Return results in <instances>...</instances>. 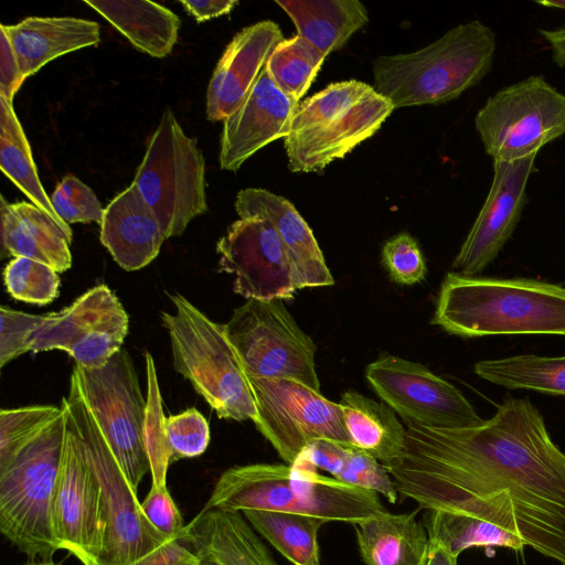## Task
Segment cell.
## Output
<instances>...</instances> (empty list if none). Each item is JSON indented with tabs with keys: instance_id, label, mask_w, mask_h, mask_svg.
Instances as JSON below:
<instances>
[{
	"instance_id": "1",
	"label": "cell",
	"mask_w": 565,
	"mask_h": 565,
	"mask_svg": "<svg viewBox=\"0 0 565 565\" xmlns=\"http://www.w3.org/2000/svg\"><path fill=\"white\" fill-rule=\"evenodd\" d=\"M406 424L401 457L385 467L403 499L479 516L565 565V452L527 397L460 428Z\"/></svg>"
},
{
	"instance_id": "2",
	"label": "cell",
	"mask_w": 565,
	"mask_h": 565,
	"mask_svg": "<svg viewBox=\"0 0 565 565\" xmlns=\"http://www.w3.org/2000/svg\"><path fill=\"white\" fill-rule=\"evenodd\" d=\"M207 510L288 512L352 525L386 511L376 492L322 476L299 461L228 468L202 509Z\"/></svg>"
},
{
	"instance_id": "3",
	"label": "cell",
	"mask_w": 565,
	"mask_h": 565,
	"mask_svg": "<svg viewBox=\"0 0 565 565\" xmlns=\"http://www.w3.org/2000/svg\"><path fill=\"white\" fill-rule=\"evenodd\" d=\"M431 323L450 334L565 335V287L532 278L446 274Z\"/></svg>"
},
{
	"instance_id": "4",
	"label": "cell",
	"mask_w": 565,
	"mask_h": 565,
	"mask_svg": "<svg viewBox=\"0 0 565 565\" xmlns=\"http://www.w3.org/2000/svg\"><path fill=\"white\" fill-rule=\"evenodd\" d=\"M495 34L479 20L458 24L435 42L373 62L374 89L395 108L458 98L491 71Z\"/></svg>"
},
{
	"instance_id": "5",
	"label": "cell",
	"mask_w": 565,
	"mask_h": 565,
	"mask_svg": "<svg viewBox=\"0 0 565 565\" xmlns=\"http://www.w3.org/2000/svg\"><path fill=\"white\" fill-rule=\"evenodd\" d=\"M393 110L388 99L363 82L328 85L296 109L285 138L289 170H323L373 136Z\"/></svg>"
},
{
	"instance_id": "6",
	"label": "cell",
	"mask_w": 565,
	"mask_h": 565,
	"mask_svg": "<svg viewBox=\"0 0 565 565\" xmlns=\"http://www.w3.org/2000/svg\"><path fill=\"white\" fill-rule=\"evenodd\" d=\"M174 312H162L173 366L222 419L257 420V407L244 367L216 323L180 294L170 295Z\"/></svg>"
},
{
	"instance_id": "7",
	"label": "cell",
	"mask_w": 565,
	"mask_h": 565,
	"mask_svg": "<svg viewBox=\"0 0 565 565\" xmlns=\"http://www.w3.org/2000/svg\"><path fill=\"white\" fill-rule=\"evenodd\" d=\"M61 407L62 414L0 468V532L30 559H52L60 550L52 503L66 433Z\"/></svg>"
},
{
	"instance_id": "8",
	"label": "cell",
	"mask_w": 565,
	"mask_h": 565,
	"mask_svg": "<svg viewBox=\"0 0 565 565\" xmlns=\"http://www.w3.org/2000/svg\"><path fill=\"white\" fill-rule=\"evenodd\" d=\"M67 422L79 437L87 460L98 480L103 504V550L100 565H130L164 544L145 516L137 491L128 482L96 419L85 404L72 374L67 396L61 404Z\"/></svg>"
},
{
	"instance_id": "9",
	"label": "cell",
	"mask_w": 565,
	"mask_h": 565,
	"mask_svg": "<svg viewBox=\"0 0 565 565\" xmlns=\"http://www.w3.org/2000/svg\"><path fill=\"white\" fill-rule=\"evenodd\" d=\"M132 183L158 216L166 238L180 236L207 212L202 151L171 109L164 110L150 137Z\"/></svg>"
},
{
	"instance_id": "10",
	"label": "cell",
	"mask_w": 565,
	"mask_h": 565,
	"mask_svg": "<svg viewBox=\"0 0 565 565\" xmlns=\"http://www.w3.org/2000/svg\"><path fill=\"white\" fill-rule=\"evenodd\" d=\"M484 151L513 161L539 153L565 134V94L531 75L489 96L475 117Z\"/></svg>"
},
{
	"instance_id": "11",
	"label": "cell",
	"mask_w": 565,
	"mask_h": 565,
	"mask_svg": "<svg viewBox=\"0 0 565 565\" xmlns=\"http://www.w3.org/2000/svg\"><path fill=\"white\" fill-rule=\"evenodd\" d=\"M247 375L289 379L320 391L316 344L280 299H248L224 324Z\"/></svg>"
},
{
	"instance_id": "12",
	"label": "cell",
	"mask_w": 565,
	"mask_h": 565,
	"mask_svg": "<svg viewBox=\"0 0 565 565\" xmlns=\"http://www.w3.org/2000/svg\"><path fill=\"white\" fill-rule=\"evenodd\" d=\"M72 374L128 482L137 491L150 465L143 443L146 399L130 354L121 349L96 369L75 363Z\"/></svg>"
},
{
	"instance_id": "13",
	"label": "cell",
	"mask_w": 565,
	"mask_h": 565,
	"mask_svg": "<svg viewBox=\"0 0 565 565\" xmlns=\"http://www.w3.org/2000/svg\"><path fill=\"white\" fill-rule=\"evenodd\" d=\"M247 379L257 407L254 424L286 463L292 465L318 439L353 447L344 430L339 403L329 401L320 391L289 379L253 375Z\"/></svg>"
},
{
	"instance_id": "14",
	"label": "cell",
	"mask_w": 565,
	"mask_h": 565,
	"mask_svg": "<svg viewBox=\"0 0 565 565\" xmlns=\"http://www.w3.org/2000/svg\"><path fill=\"white\" fill-rule=\"evenodd\" d=\"M128 315L106 285H97L57 312L44 315L31 341V352L65 351L86 369L105 365L120 351L128 333Z\"/></svg>"
},
{
	"instance_id": "15",
	"label": "cell",
	"mask_w": 565,
	"mask_h": 565,
	"mask_svg": "<svg viewBox=\"0 0 565 565\" xmlns=\"http://www.w3.org/2000/svg\"><path fill=\"white\" fill-rule=\"evenodd\" d=\"M365 377L404 422L427 428H460L483 420L455 385L420 363L385 354L366 366Z\"/></svg>"
},
{
	"instance_id": "16",
	"label": "cell",
	"mask_w": 565,
	"mask_h": 565,
	"mask_svg": "<svg viewBox=\"0 0 565 565\" xmlns=\"http://www.w3.org/2000/svg\"><path fill=\"white\" fill-rule=\"evenodd\" d=\"M52 524L60 550L67 551L83 565H100L104 533L100 487L67 416Z\"/></svg>"
},
{
	"instance_id": "17",
	"label": "cell",
	"mask_w": 565,
	"mask_h": 565,
	"mask_svg": "<svg viewBox=\"0 0 565 565\" xmlns=\"http://www.w3.org/2000/svg\"><path fill=\"white\" fill-rule=\"evenodd\" d=\"M218 270L234 275L233 290L248 299H294L288 250L274 225L259 217L232 223L216 244Z\"/></svg>"
},
{
	"instance_id": "18",
	"label": "cell",
	"mask_w": 565,
	"mask_h": 565,
	"mask_svg": "<svg viewBox=\"0 0 565 565\" xmlns=\"http://www.w3.org/2000/svg\"><path fill=\"white\" fill-rule=\"evenodd\" d=\"M536 156L493 160L489 193L452 262L451 271L477 276L497 258L521 218Z\"/></svg>"
},
{
	"instance_id": "19",
	"label": "cell",
	"mask_w": 565,
	"mask_h": 565,
	"mask_svg": "<svg viewBox=\"0 0 565 565\" xmlns=\"http://www.w3.org/2000/svg\"><path fill=\"white\" fill-rule=\"evenodd\" d=\"M298 105L273 83L264 67L243 103L223 120L221 168L237 171L263 147L286 138Z\"/></svg>"
},
{
	"instance_id": "20",
	"label": "cell",
	"mask_w": 565,
	"mask_h": 565,
	"mask_svg": "<svg viewBox=\"0 0 565 565\" xmlns=\"http://www.w3.org/2000/svg\"><path fill=\"white\" fill-rule=\"evenodd\" d=\"M282 40L279 25L270 20L248 25L232 39L207 87L206 116L210 120H224L238 108Z\"/></svg>"
},
{
	"instance_id": "21",
	"label": "cell",
	"mask_w": 565,
	"mask_h": 565,
	"mask_svg": "<svg viewBox=\"0 0 565 565\" xmlns=\"http://www.w3.org/2000/svg\"><path fill=\"white\" fill-rule=\"evenodd\" d=\"M235 210L239 218L259 217L274 225L288 250L297 290L334 284L311 228L287 199L247 188L237 193Z\"/></svg>"
},
{
	"instance_id": "22",
	"label": "cell",
	"mask_w": 565,
	"mask_h": 565,
	"mask_svg": "<svg viewBox=\"0 0 565 565\" xmlns=\"http://www.w3.org/2000/svg\"><path fill=\"white\" fill-rule=\"evenodd\" d=\"M167 239L153 210L131 183L104 209L100 242L125 270H138L150 264Z\"/></svg>"
},
{
	"instance_id": "23",
	"label": "cell",
	"mask_w": 565,
	"mask_h": 565,
	"mask_svg": "<svg viewBox=\"0 0 565 565\" xmlns=\"http://www.w3.org/2000/svg\"><path fill=\"white\" fill-rule=\"evenodd\" d=\"M7 33L24 79L52 60L97 45L100 28L95 21L73 17H28L0 25Z\"/></svg>"
},
{
	"instance_id": "24",
	"label": "cell",
	"mask_w": 565,
	"mask_h": 565,
	"mask_svg": "<svg viewBox=\"0 0 565 565\" xmlns=\"http://www.w3.org/2000/svg\"><path fill=\"white\" fill-rule=\"evenodd\" d=\"M1 255L26 257L64 273L72 266L70 237L43 210L0 195Z\"/></svg>"
},
{
	"instance_id": "25",
	"label": "cell",
	"mask_w": 565,
	"mask_h": 565,
	"mask_svg": "<svg viewBox=\"0 0 565 565\" xmlns=\"http://www.w3.org/2000/svg\"><path fill=\"white\" fill-rule=\"evenodd\" d=\"M182 539L196 555L221 565H278L241 512L201 510L185 525Z\"/></svg>"
},
{
	"instance_id": "26",
	"label": "cell",
	"mask_w": 565,
	"mask_h": 565,
	"mask_svg": "<svg viewBox=\"0 0 565 565\" xmlns=\"http://www.w3.org/2000/svg\"><path fill=\"white\" fill-rule=\"evenodd\" d=\"M353 526L365 565H422L429 537L416 512L385 511Z\"/></svg>"
},
{
	"instance_id": "27",
	"label": "cell",
	"mask_w": 565,
	"mask_h": 565,
	"mask_svg": "<svg viewBox=\"0 0 565 565\" xmlns=\"http://www.w3.org/2000/svg\"><path fill=\"white\" fill-rule=\"evenodd\" d=\"M338 403L344 430L354 448L371 455L384 467L401 457L406 427L388 405L352 390L344 392Z\"/></svg>"
},
{
	"instance_id": "28",
	"label": "cell",
	"mask_w": 565,
	"mask_h": 565,
	"mask_svg": "<svg viewBox=\"0 0 565 565\" xmlns=\"http://www.w3.org/2000/svg\"><path fill=\"white\" fill-rule=\"evenodd\" d=\"M298 35L323 56L341 49L369 22L365 6L358 0H277Z\"/></svg>"
},
{
	"instance_id": "29",
	"label": "cell",
	"mask_w": 565,
	"mask_h": 565,
	"mask_svg": "<svg viewBox=\"0 0 565 565\" xmlns=\"http://www.w3.org/2000/svg\"><path fill=\"white\" fill-rule=\"evenodd\" d=\"M109 21L138 50L164 57L178 40L180 19L166 7L145 0H84Z\"/></svg>"
},
{
	"instance_id": "30",
	"label": "cell",
	"mask_w": 565,
	"mask_h": 565,
	"mask_svg": "<svg viewBox=\"0 0 565 565\" xmlns=\"http://www.w3.org/2000/svg\"><path fill=\"white\" fill-rule=\"evenodd\" d=\"M0 168L32 201L72 237V230L55 213L36 172L31 148L13 109L12 102L0 95Z\"/></svg>"
},
{
	"instance_id": "31",
	"label": "cell",
	"mask_w": 565,
	"mask_h": 565,
	"mask_svg": "<svg viewBox=\"0 0 565 565\" xmlns=\"http://www.w3.org/2000/svg\"><path fill=\"white\" fill-rule=\"evenodd\" d=\"M253 529L294 565H320L319 529L324 521L302 514L250 510Z\"/></svg>"
},
{
	"instance_id": "32",
	"label": "cell",
	"mask_w": 565,
	"mask_h": 565,
	"mask_svg": "<svg viewBox=\"0 0 565 565\" xmlns=\"http://www.w3.org/2000/svg\"><path fill=\"white\" fill-rule=\"evenodd\" d=\"M475 373L508 390H530L565 396V355L548 358L520 354L477 362Z\"/></svg>"
},
{
	"instance_id": "33",
	"label": "cell",
	"mask_w": 565,
	"mask_h": 565,
	"mask_svg": "<svg viewBox=\"0 0 565 565\" xmlns=\"http://www.w3.org/2000/svg\"><path fill=\"white\" fill-rule=\"evenodd\" d=\"M424 525L430 541L439 542L458 558L471 547H507L522 551L523 541L503 527L476 515L466 513L426 510Z\"/></svg>"
},
{
	"instance_id": "34",
	"label": "cell",
	"mask_w": 565,
	"mask_h": 565,
	"mask_svg": "<svg viewBox=\"0 0 565 565\" xmlns=\"http://www.w3.org/2000/svg\"><path fill=\"white\" fill-rule=\"evenodd\" d=\"M324 57L298 34L282 40L271 52L266 71L273 83L299 103L320 71Z\"/></svg>"
},
{
	"instance_id": "35",
	"label": "cell",
	"mask_w": 565,
	"mask_h": 565,
	"mask_svg": "<svg viewBox=\"0 0 565 565\" xmlns=\"http://www.w3.org/2000/svg\"><path fill=\"white\" fill-rule=\"evenodd\" d=\"M147 398L143 424V443L150 465L152 484L167 486V473L173 455L169 444L154 361L150 352L145 353Z\"/></svg>"
},
{
	"instance_id": "36",
	"label": "cell",
	"mask_w": 565,
	"mask_h": 565,
	"mask_svg": "<svg viewBox=\"0 0 565 565\" xmlns=\"http://www.w3.org/2000/svg\"><path fill=\"white\" fill-rule=\"evenodd\" d=\"M3 281L13 299L39 306L55 300L61 286L56 270L26 257H14L7 264Z\"/></svg>"
},
{
	"instance_id": "37",
	"label": "cell",
	"mask_w": 565,
	"mask_h": 565,
	"mask_svg": "<svg viewBox=\"0 0 565 565\" xmlns=\"http://www.w3.org/2000/svg\"><path fill=\"white\" fill-rule=\"evenodd\" d=\"M62 414V407L33 405L0 412V468Z\"/></svg>"
},
{
	"instance_id": "38",
	"label": "cell",
	"mask_w": 565,
	"mask_h": 565,
	"mask_svg": "<svg viewBox=\"0 0 565 565\" xmlns=\"http://www.w3.org/2000/svg\"><path fill=\"white\" fill-rule=\"evenodd\" d=\"M56 215L65 223H102L104 209L94 191L75 175H66L51 196Z\"/></svg>"
},
{
	"instance_id": "39",
	"label": "cell",
	"mask_w": 565,
	"mask_h": 565,
	"mask_svg": "<svg viewBox=\"0 0 565 565\" xmlns=\"http://www.w3.org/2000/svg\"><path fill=\"white\" fill-rule=\"evenodd\" d=\"M382 264L391 279L399 285L411 286L422 281L427 267L417 241L408 233H398L382 247Z\"/></svg>"
},
{
	"instance_id": "40",
	"label": "cell",
	"mask_w": 565,
	"mask_h": 565,
	"mask_svg": "<svg viewBox=\"0 0 565 565\" xmlns=\"http://www.w3.org/2000/svg\"><path fill=\"white\" fill-rule=\"evenodd\" d=\"M343 483L382 494L396 503L398 492L387 469L371 455L350 448L341 472L334 478Z\"/></svg>"
},
{
	"instance_id": "41",
	"label": "cell",
	"mask_w": 565,
	"mask_h": 565,
	"mask_svg": "<svg viewBox=\"0 0 565 565\" xmlns=\"http://www.w3.org/2000/svg\"><path fill=\"white\" fill-rule=\"evenodd\" d=\"M173 461L202 455L210 443L211 433L206 418L194 407L166 419Z\"/></svg>"
},
{
	"instance_id": "42",
	"label": "cell",
	"mask_w": 565,
	"mask_h": 565,
	"mask_svg": "<svg viewBox=\"0 0 565 565\" xmlns=\"http://www.w3.org/2000/svg\"><path fill=\"white\" fill-rule=\"evenodd\" d=\"M43 318L44 315L0 307V367L31 351L32 337Z\"/></svg>"
},
{
	"instance_id": "43",
	"label": "cell",
	"mask_w": 565,
	"mask_h": 565,
	"mask_svg": "<svg viewBox=\"0 0 565 565\" xmlns=\"http://www.w3.org/2000/svg\"><path fill=\"white\" fill-rule=\"evenodd\" d=\"M140 507L160 534L168 539L182 537L186 524L167 486L152 484Z\"/></svg>"
},
{
	"instance_id": "44",
	"label": "cell",
	"mask_w": 565,
	"mask_h": 565,
	"mask_svg": "<svg viewBox=\"0 0 565 565\" xmlns=\"http://www.w3.org/2000/svg\"><path fill=\"white\" fill-rule=\"evenodd\" d=\"M328 439H318L309 444L295 461L327 471L335 478L344 467L349 449Z\"/></svg>"
},
{
	"instance_id": "45",
	"label": "cell",
	"mask_w": 565,
	"mask_h": 565,
	"mask_svg": "<svg viewBox=\"0 0 565 565\" xmlns=\"http://www.w3.org/2000/svg\"><path fill=\"white\" fill-rule=\"evenodd\" d=\"M23 81L10 40L0 26V95L12 102Z\"/></svg>"
},
{
	"instance_id": "46",
	"label": "cell",
	"mask_w": 565,
	"mask_h": 565,
	"mask_svg": "<svg viewBox=\"0 0 565 565\" xmlns=\"http://www.w3.org/2000/svg\"><path fill=\"white\" fill-rule=\"evenodd\" d=\"M182 537L168 540L146 557L130 565H199L200 558Z\"/></svg>"
},
{
	"instance_id": "47",
	"label": "cell",
	"mask_w": 565,
	"mask_h": 565,
	"mask_svg": "<svg viewBox=\"0 0 565 565\" xmlns=\"http://www.w3.org/2000/svg\"><path fill=\"white\" fill-rule=\"evenodd\" d=\"M184 9L192 14L198 22H203L216 17L230 13L236 0H207V1H180Z\"/></svg>"
},
{
	"instance_id": "48",
	"label": "cell",
	"mask_w": 565,
	"mask_h": 565,
	"mask_svg": "<svg viewBox=\"0 0 565 565\" xmlns=\"http://www.w3.org/2000/svg\"><path fill=\"white\" fill-rule=\"evenodd\" d=\"M539 32L550 43L554 63L565 67V24L554 30L540 29Z\"/></svg>"
},
{
	"instance_id": "49",
	"label": "cell",
	"mask_w": 565,
	"mask_h": 565,
	"mask_svg": "<svg viewBox=\"0 0 565 565\" xmlns=\"http://www.w3.org/2000/svg\"><path fill=\"white\" fill-rule=\"evenodd\" d=\"M457 559L439 542L429 540L422 565H458Z\"/></svg>"
},
{
	"instance_id": "50",
	"label": "cell",
	"mask_w": 565,
	"mask_h": 565,
	"mask_svg": "<svg viewBox=\"0 0 565 565\" xmlns=\"http://www.w3.org/2000/svg\"><path fill=\"white\" fill-rule=\"evenodd\" d=\"M537 4L565 10V0H544V1H535Z\"/></svg>"
},
{
	"instance_id": "51",
	"label": "cell",
	"mask_w": 565,
	"mask_h": 565,
	"mask_svg": "<svg viewBox=\"0 0 565 565\" xmlns=\"http://www.w3.org/2000/svg\"><path fill=\"white\" fill-rule=\"evenodd\" d=\"M200 558L199 565H221L214 558L206 556V555H198Z\"/></svg>"
},
{
	"instance_id": "52",
	"label": "cell",
	"mask_w": 565,
	"mask_h": 565,
	"mask_svg": "<svg viewBox=\"0 0 565 565\" xmlns=\"http://www.w3.org/2000/svg\"><path fill=\"white\" fill-rule=\"evenodd\" d=\"M25 565H60V564L53 562V559H42L41 562H31Z\"/></svg>"
}]
</instances>
